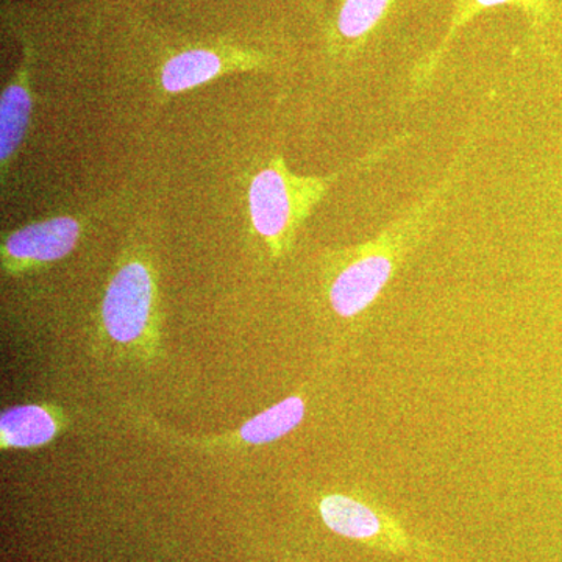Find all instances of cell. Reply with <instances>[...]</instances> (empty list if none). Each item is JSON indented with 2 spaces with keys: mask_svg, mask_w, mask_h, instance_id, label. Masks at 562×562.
<instances>
[{
  "mask_svg": "<svg viewBox=\"0 0 562 562\" xmlns=\"http://www.w3.org/2000/svg\"><path fill=\"white\" fill-rule=\"evenodd\" d=\"M476 125L457 151L446 176L405 213L369 241L328 251L324 257V294L330 312L342 322L364 316L383 297L405 262L438 224L452 198L475 144Z\"/></svg>",
  "mask_w": 562,
  "mask_h": 562,
  "instance_id": "cell-1",
  "label": "cell"
},
{
  "mask_svg": "<svg viewBox=\"0 0 562 562\" xmlns=\"http://www.w3.org/2000/svg\"><path fill=\"white\" fill-rule=\"evenodd\" d=\"M133 57L138 60L157 99L203 87L235 72L271 70L279 54L247 33H179L139 25Z\"/></svg>",
  "mask_w": 562,
  "mask_h": 562,
  "instance_id": "cell-2",
  "label": "cell"
},
{
  "mask_svg": "<svg viewBox=\"0 0 562 562\" xmlns=\"http://www.w3.org/2000/svg\"><path fill=\"white\" fill-rule=\"evenodd\" d=\"M406 140L408 135L397 136L330 176H299L288 168L283 155H273L250 177L247 188L251 231L268 247L273 260L286 257L303 224L346 173L372 168Z\"/></svg>",
  "mask_w": 562,
  "mask_h": 562,
  "instance_id": "cell-3",
  "label": "cell"
},
{
  "mask_svg": "<svg viewBox=\"0 0 562 562\" xmlns=\"http://www.w3.org/2000/svg\"><path fill=\"white\" fill-rule=\"evenodd\" d=\"M102 331L125 349H149L158 338L160 291L150 255L132 246L122 254L106 284L101 310Z\"/></svg>",
  "mask_w": 562,
  "mask_h": 562,
  "instance_id": "cell-4",
  "label": "cell"
},
{
  "mask_svg": "<svg viewBox=\"0 0 562 562\" xmlns=\"http://www.w3.org/2000/svg\"><path fill=\"white\" fill-rule=\"evenodd\" d=\"M87 217L63 214L31 222L3 236L0 246L2 272L22 276L68 257L87 228Z\"/></svg>",
  "mask_w": 562,
  "mask_h": 562,
  "instance_id": "cell-5",
  "label": "cell"
},
{
  "mask_svg": "<svg viewBox=\"0 0 562 562\" xmlns=\"http://www.w3.org/2000/svg\"><path fill=\"white\" fill-rule=\"evenodd\" d=\"M21 43V61L0 95V180L5 188L11 165L27 138L33 114V68L36 47L32 36L14 29Z\"/></svg>",
  "mask_w": 562,
  "mask_h": 562,
  "instance_id": "cell-6",
  "label": "cell"
},
{
  "mask_svg": "<svg viewBox=\"0 0 562 562\" xmlns=\"http://www.w3.org/2000/svg\"><path fill=\"white\" fill-rule=\"evenodd\" d=\"M322 520L336 535L384 550H412L414 542L401 525L371 502L349 494H328L319 501Z\"/></svg>",
  "mask_w": 562,
  "mask_h": 562,
  "instance_id": "cell-7",
  "label": "cell"
},
{
  "mask_svg": "<svg viewBox=\"0 0 562 562\" xmlns=\"http://www.w3.org/2000/svg\"><path fill=\"white\" fill-rule=\"evenodd\" d=\"M397 3L398 0H335L324 29L328 60L344 65L360 57Z\"/></svg>",
  "mask_w": 562,
  "mask_h": 562,
  "instance_id": "cell-8",
  "label": "cell"
},
{
  "mask_svg": "<svg viewBox=\"0 0 562 562\" xmlns=\"http://www.w3.org/2000/svg\"><path fill=\"white\" fill-rule=\"evenodd\" d=\"M497 7H516L530 21L531 27H541L549 16L550 0H457L441 41L414 63L412 72H409V88H412L413 94L419 95L431 87L436 74L441 68L453 41L460 35L462 29L471 24L484 11L497 9Z\"/></svg>",
  "mask_w": 562,
  "mask_h": 562,
  "instance_id": "cell-9",
  "label": "cell"
},
{
  "mask_svg": "<svg viewBox=\"0 0 562 562\" xmlns=\"http://www.w3.org/2000/svg\"><path fill=\"white\" fill-rule=\"evenodd\" d=\"M61 425L57 414L43 405H20L0 414V447L38 449L54 441Z\"/></svg>",
  "mask_w": 562,
  "mask_h": 562,
  "instance_id": "cell-10",
  "label": "cell"
},
{
  "mask_svg": "<svg viewBox=\"0 0 562 562\" xmlns=\"http://www.w3.org/2000/svg\"><path fill=\"white\" fill-rule=\"evenodd\" d=\"M305 414V395L292 394L247 420L232 436V441L246 446H265L279 441L302 424Z\"/></svg>",
  "mask_w": 562,
  "mask_h": 562,
  "instance_id": "cell-11",
  "label": "cell"
}]
</instances>
